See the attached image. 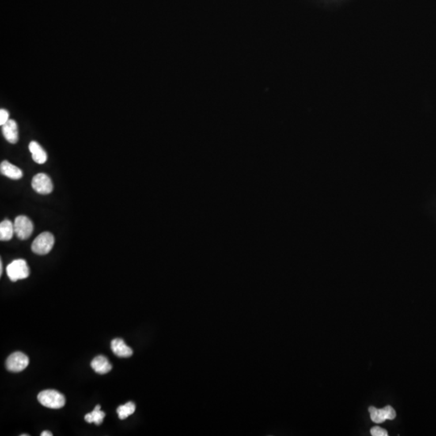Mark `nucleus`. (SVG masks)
<instances>
[{"mask_svg":"<svg viewBox=\"0 0 436 436\" xmlns=\"http://www.w3.org/2000/svg\"><path fill=\"white\" fill-rule=\"evenodd\" d=\"M369 410L372 420L376 423H381V422L386 420L382 409H377L374 407H370Z\"/></svg>","mask_w":436,"mask_h":436,"instance_id":"15","label":"nucleus"},{"mask_svg":"<svg viewBox=\"0 0 436 436\" xmlns=\"http://www.w3.org/2000/svg\"><path fill=\"white\" fill-rule=\"evenodd\" d=\"M37 399L42 406L47 408L61 409L66 404L65 397L54 389L42 391L38 394Z\"/></svg>","mask_w":436,"mask_h":436,"instance_id":"1","label":"nucleus"},{"mask_svg":"<svg viewBox=\"0 0 436 436\" xmlns=\"http://www.w3.org/2000/svg\"><path fill=\"white\" fill-rule=\"evenodd\" d=\"M0 171L2 175L12 179H20L23 177L22 171L8 161L1 163Z\"/></svg>","mask_w":436,"mask_h":436,"instance_id":"10","label":"nucleus"},{"mask_svg":"<svg viewBox=\"0 0 436 436\" xmlns=\"http://www.w3.org/2000/svg\"><path fill=\"white\" fill-rule=\"evenodd\" d=\"M15 234L14 224L9 220H4L0 224V240L9 241Z\"/></svg>","mask_w":436,"mask_h":436,"instance_id":"12","label":"nucleus"},{"mask_svg":"<svg viewBox=\"0 0 436 436\" xmlns=\"http://www.w3.org/2000/svg\"><path fill=\"white\" fill-rule=\"evenodd\" d=\"M15 234L21 240H26L32 235L33 224L25 216H19L14 222Z\"/></svg>","mask_w":436,"mask_h":436,"instance_id":"5","label":"nucleus"},{"mask_svg":"<svg viewBox=\"0 0 436 436\" xmlns=\"http://www.w3.org/2000/svg\"><path fill=\"white\" fill-rule=\"evenodd\" d=\"M111 348L112 352L116 354V356L122 357V358L130 357L134 353L131 347L127 346L125 341L122 339H113L111 343Z\"/></svg>","mask_w":436,"mask_h":436,"instance_id":"8","label":"nucleus"},{"mask_svg":"<svg viewBox=\"0 0 436 436\" xmlns=\"http://www.w3.org/2000/svg\"><path fill=\"white\" fill-rule=\"evenodd\" d=\"M382 410L384 411L385 418H386V420L387 419L388 420H392V419H394L396 418V411L390 406H387V407H384Z\"/></svg>","mask_w":436,"mask_h":436,"instance_id":"16","label":"nucleus"},{"mask_svg":"<svg viewBox=\"0 0 436 436\" xmlns=\"http://www.w3.org/2000/svg\"><path fill=\"white\" fill-rule=\"evenodd\" d=\"M32 187L34 191L42 195L51 193L54 189L51 179L45 173L37 174L32 178Z\"/></svg>","mask_w":436,"mask_h":436,"instance_id":"6","label":"nucleus"},{"mask_svg":"<svg viewBox=\"0 0 436 436\" xmlns=\"http://www.w3.org/2000/svg\"><path fill=\"white\" fill-rule=\"evenodd\" d=\"M8 121H9V112L6 109L2 108L0 110V125L4 126V124H6Z\"/></svg>","mask_w":436,"mask_h":436,"instance_id":"18","label":"nucleus"},{"mask_svg":"<svg viewBox=\"0 0 436 436\" xmlns=\"http://www.w3.org/2000/svg\"><path fill=\"white\" fill-rule=\"evenodd\" d=\"M371 434L373 436H388L387 430L381 428L380 426H374L372 428Z\"/></svg>","mask_w":436,"mask_h":436,"instance_id":"17","label":"nucleus"},{"mask_svg":"<svg viewBox=\"0 0 436 436\" xmlns=\"http://www.w3.org/2000/svg\"><path fill=\"white\" fill-rule=\"evenodd\" d=\"M28 364L29 359L26 354L17 351L11 354L10 356L7 359L6 368L12 373H20L26 369Z\"/></svg>","mask_w":436,"mask_h":436,"instance_id":"4","label":"nucleus"},{"mask_svg":"<svg viewBox=\"0 0 436 436\" xmlns=\"http://www.w3.org/2000/svg\"><path fill=\"white\" fill-rule=\"evenodd\" d=\"M135 404L134 403H132V402H129V403H126L125 405L120 406L117 410H116V412H117L118 417H119L120 419L124 420V419H126L128 417L134 414L135 412Z\"/></svg>","mask_w":436,"mask_h":436,"instance_id":"14","label":"nucleus"},{"mask_svg":"<svg viewBox=\"0 0 436 436\" xmlns=\"http://www.w3.org/2000/svg\"><path fill=\"white\" fill-rule=\"evenodd\" d=\"M54 245V237L50 232H43L38 235L32 243V251L39 255H45L50 253Z\"/></svg>","mask_w":436,"mask_h":436,"instance_id":"2","label":"nucleus"},{"mask_svg":"<svg viewBox=\"0 0 436 436\" xmlns=\"http://www.w3.org/2000/svg\"><path fill=\"white\" fill-rule=\"evenodd\" d=\"M2 131L4 138L8 142L16 144L18 142V126L13 120H9L2 126Z\"/></svg>","mask_w":436,"mask_h":436,"instance_id":"7","label":"nucleus"},{"mask_svg":"<svg viewBox=\"0 0 436 436\" xmlns=\"http://www.w3.org/2000/svg\"><path fill=\"white\" fill-rule=\"evenodd\" d=\"M3 274V263L2 261L0 262V275H2Z\"/></svg>","mask_w":436,"mask_h":436,"instance_id":"20","label":"nucleus"},{"mask_svg":"<svg viewBox=\"0 0 436 436\" xmlns=\"http://www.w3.org/2000/svg\"><path fill=\"white\" fill-rule=\"evenodd\" d=\"M41 435H42V436H52L53 434H52V433L50 432V431H48V430H45V431H43V432H42V434H41Z\"/></svg>","mask_w":436,"mask_h":436,"instance_id":"19","label":"nucleus"},{"mask_svg":"<svg viewBox=\"0 0 436 436\" xmlns=\"http://www.w3.org/2000/svg\"><path fill=\"white\" fill-rule=\"evenodd\" d=\"M91 366L96 373L100 375L109 373L112 369V365L104 355H98L96 358H94L91 363Z\"/></svg>","mask_w":436,"mask_h":436,"instance_id":"9","label":"nucleus"},{"mask_svg":"<svg viewBox=\"0 0 436 436\" xmlns=\"http://www.w3.org/2000/svg\"><path fill=\"white\" fill-rule=\"evenodd\" d=\"M105 417V413L102 411L100 405H97L92 412L87 414L85 415V421L88 423H95L96 425H100Z\"/></svg>","mask_w":436,"mask_h":436,"instance_id":"13","label":"nucleus"},{"mask_svg":"<svg viewBox=\"0 0 436 436\" xmlns=\"http://www.w3.org/2000/svg\"><path fill=\"white\" fill-rule=\"evenodd\" d=\"M7 274L12 282L28 278L30 274L29 267L24 259H16L7 267Z\"/></svg>","mask_w":436,"mask_h":436,"instance_id":"3","label":"nucleus"},{"mask_svg":"<svg viewBox=\"0 0 436 436\" xmlns=\"http://www.w3.org/2000/svg\"><path fill=\"white\" fill-rule=\"evenodd\" d=\"M28 148L32 153V160L35 163L38 164H44L46 163L47 160V154L44 149L37 142L34 141L30 142Z\"/></svg>","mask_w":436,"mask_h":436,"instance_id":"11","label":"nucleus"}]
</instances>
